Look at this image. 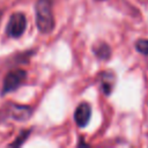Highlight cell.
<instances>
[{
    "mask_svg": "<svg viewBox=\"0 0 148 148\" xmlns=\"http://www.w3.org/2000/svg\"><path fill=\"white\" fill-rule=\"evenodd\" d=\"M36 24L40 32L49 34L54 28V18L52 13L51 0H37L36 1Z\"/></svg>",
    "mask_w": 148,
    "mask_h": 148,
    "instance_id": "6da1fadb",
    "label": "cell"
},
{
    "mask_svg": "<svg viewBox=\"0 0 148 148\" xmlns=\"http://www.w3.org/2000/svg\"><path fill=\"white\" fill-rule=\"evenodd\" d=\"M27 27V18L22 13H14L7 24V35L13 38H18L23 35Z\"/></svg>",
    "mask_w": 148,
    "mask_h": 148,
    "instance_id": "7a4b0ae2",
    "label": "cell"
},
{
    "mask_svg": "<svg viewBox=\"0 0 148 148\" xmlns=\"http://www.w3.org/2000/svg\"><path fill=\"white\" fill-rule=\"evenodd\" d=\"M25 77H27V72L23 69H14V71L9 72L3 80L2 92L7 94V92L16 90L24 82Z\"/></svg>",
    "mask_w": 148,
    "mask_h": 148,
    "instance_id": "3957f363",
    "label": "cell"
},
{
    "mask_svg": "<svg viewBox=\"0 0 148 148\" xmlns=\"http://www.w3.org/2000/svg\"><path fill=\"white\" fill-rule=\"evenodd\" d=\"M90 116H91V108H90V105L88 103H81L76 108V110L74 112V120H75L77 126L84 127L89 123Z\"/></svg>",
    "mask_w": 148,
    "mask_h": 148,
    "instance_id": "277c9868",
    "label": "cell"
},
{
    "mask_svg": "<svg viewBox=\"0 0 148 148\" xmlns=\"http://www.w3.org/2000/svg\"><path fill=\"white\" fill-rule=\"evenodd\" d=\"M101 84H102V89L104 91V94L109 95L114 86V76L112 73L110 72H104L101 75Z\"/></svg>",
    "mask_w": 148,
    "mask_h": 148,
    "instance_id": "5b68a950",
    "label": "cell"
},
{
    "mask_svg": "<svg viewBox=\"0 0 148 148\" xmlns=\"http://www.w3.org/2000/svg\"><path fill=\"white\" fill-rule=\"evenodd\" d=\"M135 49L138 52L148 58V39H138L135 42Z\"/></svg>",
    "mask_w": 148,
    "mask_h": 148,
    "instance_id": "8992f818",
    "label": "cell"
},
{
    "mask_svg": "<svg viewBox=\"0 0 148 148\" xmlns=\"http://www.w3.org/2000/svg\"><path fill=\"white\" fill-rule=\"evenodd\" d=\"M96 54H97L99 58H102V59L108 58L109 54H110V49H109V46H108L106 44H103V45L98 46L97 50H96Z\"/></svg>",
    "mask_w": 148,
    "mask_h": 148,
    "instance_id": "52a82bcc",
    "label": "cell"
}]
</instances>
